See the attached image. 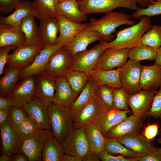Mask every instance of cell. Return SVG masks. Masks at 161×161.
<instances>
[{
	"label": "cell",
	"instance_id": "obj_1",
	"mask_svg": "<svg viewBox=\"0 0 161 161\" xmlns=\"http://www.w3.org/2000/svg\"><path fill=\"white\" fill-rule=\"evenodd\" d=\"M138 22L118 31L115 39L104 41L106 49L112 48L130 49L141 43L143 36L152 26L150 17L143 16Z\"/></svg>",
	"mask_w": 161,
	"mask_h": 161
},
{
	"label": "cell",
	"instance_id": "obj_2",
	"mask_svg": "<svg viewBox=\"0 0 161 161\" xmlns=\"http://www.w3.org/2000/svg\"><path fill=\"white\" fill-rule=\"evenodd\" d=\"M131 17V15L123 13L110 12L99 19L91 18L88 23V28L98 33L102 40L108 42L112 40L114 36L113 33L118 27L135 23L130 19Z\"/></svg>",
	"mask_w": 161,
	"mask_h": 161
},
{
	"label": "cell",
	"instance_id": "obj_3",
	"mask_svg": "<svg viewBox=\"0 0 161 161\" xmlns=\"http://www.w3.org/2000/svg\"><path fill=\"white\" fill-rule=\"evenodd\" d=\"M48 113L54 137L62 143L74 129L73 117L69 106L53 103L49 105Z\"/></svg>",
	"mask_w": 161,
	"mask_h": 161
},
{
	"label": "cell",
	"instance_id": "obj_4",
	"mask_svg": "<svg viewBox=\"0 0 161 161\" xmlns=\"http://www.w3.org/2000/svg\"><path fill=\"white\" fill-rule=\"evenodd\" d=\"M53 137L52 130L38 129L24 137L18 153L24 154L28 161H41L42 152L46 143Z\"/></svg>",
	"mask_w": 161,
	"mask_h": 161
},
{
	"label": "cell",
	"instance_id": "obj_5",
	"mask_svg": "<svg viewBox=\"0 0 161 161\" xmlns=\"http://www.w3.org/2000/svg\"><path fill=\"white\" fill-rule=\"evenodd\" d=\"M78 1L80 10L86 15L106 13L119 7L135 11L138 7L135 0H81Z\"/></svg>",
	"mask_w": 161,
	"mask_h": 161
},
{
	"label": "cell",
	"instance_id": "obj_6",
	"mask_svg": "<svg viewBox=\"0 0 161 161\" xmlns=\"http://www.w3.org/2000/svg\"><path fill=\"white\" fill-rule=\"evenodd\" d=\"M44 48L39 44L25 42L17 47L14 52L9 55L7 63V67L20 70L27 67Z\"/></svg>",
	"mask_w": 161,
	"mask_h": 161
},
{
	"label": "cell",
	"instance_id": "obj_7",
	"mask_svg": "<svg viewBox=\"0 0 161 161\" xmlns=\"http://www.w3.org/2000/svg\"><path fill=\"white\" fill-rule=\"evenodd\" d=\"M73 59V55L62 46L50 57L43 72L56 78L65 77L72 68Z\"/></svg>",
	"mask_w": 161,
	"mask_h": 161
},
{
	"label": "cell",
	"instance_id": "obj_8",
	"mask_svg": "<svg viewBox=\"0 0 161 161\" xmlns=\"http://www.w3.org/2000/svg\"><path fill=\"white\" fill-rule=\"evenodd\" d=\"M142 66L140 62L129 59L120 68L119 77L121 87L130 95L142 90L140 79Z\"/></svg>",
	"mask_w": 161,
	"mask_h": 161
},
{
	"label": "cell",
	"instance_id": "obj_9",
	"mask_svg": "<svg viewBox=\"0 0 161 161\" xmlns=\"http://www.w3.org/2000/svg\"><path fill=\"white\" fill-rule=\"evenodd\" d=\"M106 49L104 41L102 40L91 49L77 53L73 55V61L71 69L89 72L94 69Z\"/></svg>",
	"mask_w": 161,
	"mask_h": 161
},
{
	"label": "cell",
	"instance_id": "obj_10",
	"mask_svg": "<svg viewBox=\"0 0 161 161\" xmlns=\"http://www.w3.org/2000/svg\"><path fill=\"white\" fill-rule=\"evenodd\" d=\"M0 132L2 154L11 156L18 153L24 137L9 117L0 127Z\"/></svg>",
	"mask_w": 161,
	"mask_h": 161
},
{
	"label": "cell",
	"instance_id": "obj_11",
	"mask_svg": "<svg viewBox=\"0 0 161 161\" xmlns=\"http://www.w3.org/2000/svg\"><path fill=\"white\" fill-rule=\"evenodd\" d=\"M65 154L83 159L90 151L84 131V127L73 129L62 143Z\"/></svg>",
	"mask_w": 161,
	"mask_h": 161
},
{
	"label": "cell",
	"instance_id": "obj_12",
	"mask_svg": "<svg viewBox=\"0 0 161 161\" xmlns=\"http://www.w3.org/2000/svg\"><path fill=\"white\" fill-rule=\"evenodd\" d=\"M50 105L37 96L23 108L38 129L52 130L48 113Z\"/></svg>",
	"mask_w": 161,
	"mask_h": 161
},
{
	"label": "cell",
	"instance_id": "obj_13",
	"mask_svg": "<svg viewBox=\"0 0 161 161\" xmlns=\"http://www.w3.org/2000/svg\"><path fill=\"white\" fill-rule=\"evenodd\" d=\"M6 97L13 105L23 107L38 96L35 79L31 76L21 79Z\"/></svg>",
	"mask_w": 161,
	"mask_h": 161
},
{
	"label": "cell",
	"instance_id": "obj_14",
	"mask_svg": "<svg viewBox=\"0 0 161 161\" xmlns=\"http://www.w3.org/2000/svg\"><path fill=\"white\" fill-rule=\"evenodd\" d=\"M130 110H119L113 107H107L101 109L92 123L99 127L106 137L109 131L127 116Z\"/></svg>",
	"mask_w": 161,
	"mask_h": 161
},
{
	"label": "cell",
	"instance_id": "obj_15",
	"mask_svg": "<svg viewBox=\"0 0 161 161\" xmlns=\"http://www.w3.org/2000/svg\"><path fill=\"white\" fill-rule=\"evenodd\" d=\"M129 49L109 48L100 56L95 68L107 70L121 67L127 62Z\"/></svg>",
	"mask_w": 161,
	"mask_h": 161
},
{
	"label": "cell",
	"instance_id": "obj_16",
	"mask_svg": "<svg viewBox=\"0 0 161 161\" xmlns=\"http://www.w3.org/2000/svg\"><path fill=\"white\" fill-rule=\"evenodd\" d=\"M62 46L57 44L44 47L30 65L20 70L19 79H23L43 72L50 57Z\"/></svg>",
	"mask_w": 161,
	"mask_h": 161
},
{
	"label": "cell",
	"instance_id": "obj_17",
	"mask_svg": "<svg viewBox=\"0 0 161 161\" xmlns=\"http://www.w3.org/2000/svg\"><path fill=\"white\" fill-rule=\"evenodd\" d=\"M157 90H142L139 92L130 95L129 105L131 108L133 115L145 118L150 110Z\"/></svg>",
	"mask_w": 161,
	"mask_h": 161
},
{
	"label": "cell",
	"instance_id": "obj_18",
	"mask_svg": "<svg viewBox=\"0 0 161 161\" xmlns=\"http://www.w3.org/2000/svg\"><path fill=\"white\" fill-rule=\"evenodd\" d=\"M14 12L9 16L0 18V29L13 27L20 28L22 20L27 16L33 15L35 16L32 2L21 0L16 5Z\"/></svg>",
	"mask_w": 161,
	"mask_h": 161
},
{
	"label": "cell",
	"instance_id": "obj_19",
	"mask_svg": "<svg viewBox=\"0 0 161 161\" xmlns=\"http://www.w3.org/2000/svg\"><path fill=\"white\" fill-rule=\"evenodd\" d=\"M57 18L59 24V35L57 44L64 46L80 32L86 29L88 23H78L57 15Z\"/></svg>",
	"mask_w": 161,
	"mask_h": 161
},
{
	"label": "cell",
	"instance_id": "obj_20",
	"mask_svg": "<svg viewBox=\"0 0 161 161\" xmlns=\"http://www.w3.org/2000/svg\"><path fill=\"white\" fill-rule=\"evenodd\" d=\"M38 32L40 44L44 47L57 44L59 26L57 18L52 17L40 20Z\"/></svg>",
	"mask_w": 161,
	"mask_h": 161
},
{
	"label": "cell",
	"instance_id": "obj_21",
	"mask_svg": "<svg viewBox=\"0 0 161 161\" xmlns=\"http://www.w3.org/2000/svg\"><path fill=\"white\" fill-rule=\"evenodd\" d=\"M116 139L128 149L144 155L151 153L156 148L150 140L138 131Z\"/></svg>",
	"mask_w": 161,
	"mask_h": 161
},
{
	"label": "cell",
	"instance_id": "obj_22",
	"mask_svg": "<svg viewBox=\"0 0 161 161\" xmlns=\"http://www.w3.org/2000/svg\"><path fill=\"white\" fill-rule=\"evenodd\" d=\"M34 76L36 83L38 96L49 104H53L56 89V78L43 72Z\"/></svg>",
	"mask_w": 161,
	"mask_h": 161
},
{
	"label": "cell",
	"instance_id": "obj_23",
	"mask_svg": "<svg viewBox=\"0 0 161 161\" xmlns=\"http://www.w3.org/2000/svg\"><path fill=\"white\" fill-rule=\"evenodd\" d=\"M105 108L95 96L74 117V129L85 127L92 123L100 111Z\"/></svg>",
	"mask_w": 161,
	"mask_h": 161
},
{
	"label": "cell",
	"instance_id": "obj_24",
	"mask_svg": "<svg viewBox=\"0 0 161 161\" xmlns=\"http://www.w3.org/2000/svg\"><path fill=\"white\" fill-rule=\"evenodd\" d=\"M102 40V38L98 33L87 28L78 33L64 46L74 55L86 49L89 44Z\"/></svg>",
	"mask_w": 161,
	"mask_h": 161
},
{
	"label": "cell",
	"instance_id": "obj_25",
	"mask_svg": "<svg viewBox=\"0 0 161 161\" xmlns=\"http://www.w3.org/2000/svg\"><path fill=\"white\" fill-rule=\"evenodd\" d=\"M145 118L134 115L127 117L111 129L106 137L117 138L137 131L143 126Z\"/></svg>",
	"mask_w": 161,
	"mask_h": 161
},
{
	"label": "cell",
	"instance_id": "obj_26",
	"mask_svg": "<svg viewBox=\"0 0 161 161\" xmlns=\"http://www.w3.org/2000/svg\"><path fill=\"white\" fill-rule=\"evenodd\" d=\"M140 85L143 90L156 89L161 86V66L154 63L151 66H142Z\"/></svg>",
	"mask_w": 161,
	"mask_h": 161
},
{
	"label": "cell",
	"instance_id": "obj_27",
	"mask_svg": "<svg viewBox=\"0 0 161 161\" xmlns=\"http://www.w3.org/2000/svg\"><path fill=\"white\" fill-rule=\"evenodd\" d=\"M120 68L110 70L95 68L88 73L97 85H105L112 88H120L121 87L119 77Z\"/></svg>",
	"mask_w": 161,
	"mask_h": 161
},
{
	"label": "cell",
	"instance_id": "obj_28",
	"mask_svg": "<svg viewBox=\"0 0 161 161\" xmlns=\"http://www.w3.org/2000/svg\"><path fill=\"white\" fill-rule=\"evenodd\" d=\"M56 10L57 15L76 23H81L87 19V15L80 10L77 0L58 1Z\"/></svg>",
	"mask_w": 161,
	"mask_h": 161
},
{
	"label": "cell",
	"instance_id": "obj_29",
	"mask_svg": "<svg viewBox=\"0 0 161 161\" xmlns=\"http://www.w3.org/2000/svg\"><path fill=\"white\" fill-rule=\"evenodd\" d=\"M76 99L72 89L66 78H56L53 103L69 106Z\"/></svg>",
	"mask_w": 161,
	"mask_h": 161
},
{
	"label": "cell",
	"instance_id": "obj_30",
	"mask_svg": "<svg viewBox=\"0 0 161 161\" xmlns=\"http://www.w3.org/2000/svg\"><path fill=\"white\" fill-rule=\"evenodd\" d=\"M84 131L90 150L98 154L104 151L106 137L98 126L91 123L84 127Z\"/></svg>",
	"mask_w": 161,
	"mask_h": 161
},
{
	"label": "cell",
	"instance_id": "obj_31",
	"mask_svg": "<svg viewBox=\"0 0 161 161\" xmlns=\"http://www.w3.org/2000/svg\"><path fill=\"white\" fill-rule=\"evenodd\" d=\"M26 41L25 36L20 28L10 27L0 29V48L10 46L17 47Z\"/></svg>",
	"mask_w": 161,
	"mask_h": 161
},
{
	"label": "cell",
	"instance_id": "obj_32",
	"mask_svg": "<svg viewBox=\"0 0 161 161\" xmlns=\"http://www.w3.org/2000/svg\"><path fill=\"white\" fill-rule=\"evenodd\" d=\"M96 84L90 77L82 92L69 107L73 117L95 96Z\"/></svg>",
	"mask_w": 161,
	"mask_h": 161
},
{
	"label": "cell",
	"instance_id": "obj_33",
	"mask_svg": "<svg viewBox=\"0 0 161 161\" xmlns=\"http://www.w3.org/2000/svg\"><path fill=\"white\" fill-rule=\"evenodd\" d=\"M20 69L5 67L0 79V96L6 97L13 89L19 79Z\"/></svg>",
	"mask_w": 161,
	"mask_h": 161
},
{
	"label": "cell",
	"instance_id": "obj_34",
	"mask_svg": "<svg viewBox=\"0 0 161 161\" xmlns=\"http://www.w3.org/2000/svg\"><path fill=\"white\" fill-rule=\"evenodd\" d=\"M65 152L62 144L53 137L47 140L43 150V161H62Z\"/></svg>",
	"mask_w": 161,
	"mask_h": 161
},
{
	"label": "cell",
	"instance_id": "obj_35",
	"mask_svg": "<svg viewBox=\"0 0 161 161\" xmlns=\"http://www.w3.org/2000/svg\"><path fill=\"white\" fill-rule=\"evenodd\" d=\"M57 0H34L32 2L35 16L40 21L56 17Z\"/></svg>",
	"mask_w": 161,
	"mask_h": 161
},
{
	"label": "cell",
	"instance_id": "obj_36",
	"mask_svg": "<svg viewBox=\"0 0 161 161\" xmlns=\"http://www.w3.org/2000/svg\"><path fill=\"white\" fill-rule=\"evenodd\" d=\"M104 151L112 155H119L128 158L144 155L128 149L116 138L106 137Z\"/></svg>",
	"mask_w": 161,
	"mask_h": 161
},
{
	"label": "cell",
	"instance_id": "obj_37",
	"mask_svg": "<svg viewBox=\"0 0 161 161\" xmlns=\"http://www.w3.org/2000/svg\"><path fill=\"white\" fill-rule=\"evenodd\" d=\"M65 77L71 86L76 98L84 88L89 78L88 73L73 69L69 71Z\"/></svg>",
	"mask_w": 161,
	"mask_h": 161
},
{
	"label": "cell",
	"instance_id": "obj_38",
	"mask_svg": "<svg viewBox=\"0 0 161 161\" xmlns=\"http://www.w3.org/2000/svg\"><path fill=\"white\" fill-rule=\"evenodd\" d=\"M35 17L33 15H30L25 17L21 22L20 28L25 36L26 42L41 44Z\"/></svg>",
	"mask_w": 161,
	"mask_h": 161
},
{
	"label": "cell",
	"instance_id": "obj_39",
	"mask_svg": "<svg viewBox=\"0 0 161 161\" xmlns=\"http://www.w3.org/2000/svg\"><path fill=\"white\" fill-rule=\"evenodd\" d=\"M159 49L140 44L129 49V59L140 62L143 60H155Z\"/></svg>",
	"mask_w": 161,
	"mask_h": 161
},
{
	"label": "cell",
	"instance_id": "obj_40",
	"mask_svg": "<svg viewBox=\"0 0 161 161\" xmlns=\"http://www.w3.org/2000/svg\"><path fill=\"white\" fill-rule=\"evenodd\" d=\"M141 44L159 49L161 46V26H152L143 36Z\"/></svg>",
	"mask_w": 161,
	"mask_h": 161
},
{
	"label": "cell",
	"instance_id": "obj_41",
	"mask_svg": "<svg viewBox=\"0 0 161 161\" xmlns=\"http://www.w3.org/2000/svg\"><path fill=\"white\" fill-rule=\"evenodd\" d=\"M113 88L105 85H97L95 96L105 108L113 107Z\"/></svg>",
	"mask_w": 161,
	"mask_h": 161
},
{
	"label": "cell",
	"instance_id": "obj_42",
	"mask_svg": "<svg viewBox=\"0 0 161 161\" xmlns=\"http://www.w3.org/2000/svg\"><path fill=\"white\" fill-rule=\"evenodd\" d=\"M160 15H161V0H154L145 8L138 7L131 16L134 18H140L143 16L150 18Z\"/></svg>",
	"mask_w": 161,
	"mask_h": 161
},
{
	"label": "cell",
	"instance_id": "obj_43",
	"mask_svg": "<svg viewBox=\"0 0 161 161\" xmlns=\"http://www.w3.org/2000/svg\"><path fill=\"white\" fill-rule=\"evenodd\" d=\"M130 95L122 87L113 88L114 108L119 110L129 111V99Z\"/></svg>",
	"mask_w": 161,
	"mask_h": 161
},
{
	"label": "cell",
	"instance_id": "obj_44",
	"mask_svg": "<svg viewBox=\"0 0 161 161\" xmlns=\"http://www.w3.org/2000/svg\"><path fill=\"white\" fill-rule=\"evenodd\" d=\"M28 114L23 107L13 105L9 108V117L12 123L18 127Z\"/></svg>",
	"mask_w": 161,
	"mask_h": 161
},
{
	"label": "cell",
	"instance_id": "obj_45",
	"mask_svg": "<svg viewBox=\"0 0 161 161\" xmlns=\"http://www.w3.org/2000/svg\"><path fill=\"white\" fill-rule=\"evenodd\" d=\"M146 117L161 119V86L154 96L152 106Z\"/></svg>",
	"mask_w": 161,
	"mask_h": 161
},
{
	"label": "cell",
	"instance_id": "obj_46",
	"mask_svg": "<svg viewBox=\"0 0 161 161\" xmlns=\"http://www.w3.org/2000/svg\"><path fill=\"white\" fill-rule=\"evenodd\" d=\"M17 127L24 137L38 129L34 122L28 115Z\"/></svg>",
	"mask_w": 161,
	"mask_h": 161
},
{
	"label": "cell",
	"instance_id": "obj_47",
	"mask_svg": "<svg viewBox=\"0 0 161 161\" xmlns=\"http://www.w3.org/2000/svg\"><path fill=\"white\" fill-rule=\"evenodd\" d=\"M100 160L102 161H136V158H128L121 155H114L104 151L98 153Z\"/></svg>",
	"mask_w": 161,
	"mask_h": 161
},
{
	"label": "cell",
	"instance_id": "obj_48",
	"mask_svg": "<svg viewBox=\"0 0 161 161\" xmlns=\"http://www.w3.org/2000/svg\"><path fill=\"white\" fill-rule=\"evenodd\" d=\"M15 46H10L0 48V75L3 72L5 65L7 64L9 55L8 53L12 49L16 48Z\"/></svg>",
	"mask_w": 161,
	"mask_h": 161
},
{
	"label": "cell",
	"instance_id": "obj_49",
	"mask_svg": "<svg viewBox=\"0 0 161 161\" xmlns=\"http://www.w3.org/2000/svg\"><path fill=\"white\" fill-rule=\"evenodd\" d=\"M22 0H0V10L4 13L7 14L15 8Z\"/></svg>",
	"mask_w": 161,
	"mask_h": 161
},
{
	"label": "cell",
	"instance_id": "obj_50",
	"mask_svg": "<svg viewBox=\"0 0 161 161\" xmlns=\"http://www.w3.org/2000/svg\"><path fill=\"white\" fill-rule=\"evenodd\" d=\"M159 127L157 123L149 125L145 128L143 134L149 140H152L158 134Z\"/></svg>",
	"mask_w": 161,
	"mask_h": 161
},
{
	"label": "cell",
	"instance_id": "obj_51",
	"mask_svg": "<svg viewBox=\"0 0 161 161\" xmlns=\"http://www.w3.org/2000/svg\"><path fill=\"white\" fill-rule=\"evenodd\" d=\"M136 161H161V151L156 148L149 154L137 157Z\"/></svg>",
	"mask_w": 161,
	"mask_h": 161
},
{
	"label": "cell",
	"instance_id": "obj_52",
	"mask_svg": "<svg viewBox=\"0 0 161 161\" xmlns=\"http://www.w3.org/2000/svg\"><path fill=\"white\" fill-rule=\"evenodd\" d=\"M9 114V109H0V127L8 119Z\"/></svg>",
	"mask_w": 161,
	"mask_h": 161
},
{
	"label": "cell",
	"instance_id": "obj_53",
	"mask_svg": "<svg viewBox=\"0 0 161 161\" xmlns=\"http://www.w3.org/2000/svg\"><path fill=\"white\" fill-rule=\"evenodd\" d=\"M100 159L98 154L93 152L91 150L82 160L84 161H99Z\"/></svg>",
	"mask_w": 161,
	"mask_h": 161
},
{
	"label": "cell",
	"instance_id": "obj_54",
	"mask_svg": "<svg viewBox=\"0 0 161 161\" xmlns=\"http://www.w3.org/2000/svg\"><path fill=\"white\" fill-rule=\"evenodd\" d=\"M13 105L6 97H0V109H9Z\"/></svg>",
	"mask_w": 161,
	"mask_h": 161
},
{
	"label": "cell",
	"instance_id": "obj_55",
	"mask_svg": "<svg viewBox=\"0 0 161 161\" xmlns=\"http://www.w3.org/2000/svg\"><path fill=\"white\" fill-rule=\"evenodd\" d=\"M16 154L13 155L11 157V161H28L27 157L24 154L21 153Z\"/></svg>",
	"mask_w": 161,
	"mask_h": 161
},
{
	"label": "cell",
	"instance_id": "obj_56",
	"mask_svg": "<svg viewBox=\"0 0 161 161\" xmlns=\"http://www.w3.org/2000/svg\"><path fill=\"white\" fill-rule=\"evenodd\" d=\"M80 157L72 155L65 154L62 161H82Z\"/></svg>",
	"mask_w": 161,
	"mask_h": 161
},
{
	"label": "cell",
	"instance_id": "obj_57",
	"mask_svg": "<svg viewBox=\"0 0 161 161\" xmlns=\"http://www.w3.org/2000/svg\"><path fill=\"white\" fill-rule=\"evenodd\" d=\"M137 3H138L141 7L145 8L146 7L148 4L153 1L154 0H135Z\"/></svg>",
	"mask_w": 161,
	"mask_h": 161
},
{
	"label": "cell",
	"instance_id": "obj_58",
	"mask_svg": "<svg viewBox=\"0 0 161 161\" xmlns=\"http://www.w3.org/2000/svg\"><path fill=\"white\" fill-rule=\"evenodd\" d=\"M155 60V63L158 64L161 66V46L158 50Z\"/></svg>",
	"mask_w": 161,
	"mask_h": 161
},
{
	"label": "cell",
	"instance_id": "obj_59",
	"mask_svg": "<svg viewBox=\"0 0 161 161\" xmlns=\"http://www.w3.org/2000/svg\"><path fill=\"white\" fill-rule=\"evenodd\" d=\"M10 156L8 155L2 154L0 158V161H10Z\"/></svg>",
	"mask_w": 161,
	"mask_h": 161
},
{
	"label": "cell",
	"instance_id": "obj_60",
	"mask_svg": "<svg viewBox=\"0 0 161 161\" xmlns=\"http://www.w3.org/2000/svg\"><path fill=\"white\" fill-rule=\"evenodd\" d=\"M157 141L158 143L161 144V136H159V137L157 139ZM159 150L161 151V147L159 148Z\"/></svg>",
	"mask_w": 161,
	"mask_h": 161
},
{
	"label": "cell",
	"instance_id": "obj_61",
	"mask_svg": "<svg viewBox=\"0 0 161 161\" xmlns=\"http://www.w3.org/2000/svg\"><path fill=\"white\" fill-rule=\"evenodd\" d=\"M58 1H67V0H57ZM77 0L78 1H80V0Z\"/></svg>",
	"mask_w": 161,
	"mask_h": 161
},
{
	"label": "cell",
	"instance_id": "obj_62",
	"mask_svg": "<svg viewBox=\"0 0 161 161\" xmlns=\"http://www.w3.org/2000/svg\"><path fill=\"white\" fill-rule=\"evenodd\" d=\"M159 136H161V128H160L159 133Z\"/></svg>",
	"mask_w": 161,
	"mask_h": 161
},
{
	"label": "cell",
	"instance_id": "obj_63",
	"mask_svg": "<svg viewBox=\"0 0 161 161\" xmlns=\"http://www.w3.org/2000/svg\"></svg>",
	"mask_w": 161,
	"mask_h": 161
}]
</instances>
